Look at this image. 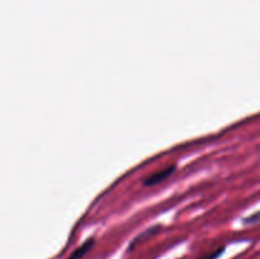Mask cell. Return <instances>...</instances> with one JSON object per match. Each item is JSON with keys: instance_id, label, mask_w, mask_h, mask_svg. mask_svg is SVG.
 I'll return each mask as SVG.
<instances>
[{"instance_id": "2", "label": "cell", "mask_w": 260, "mask_h": 259, "mask_svg": "<svg viewBox=\"0 0 260 259\" xmlns=\"http://www.w3.org/2000/svg\"><path fill=\"white\" fill-rule=\"evenodd\" d=\"M94 244H95V239L89 238L88 240L84 241V243L81 244L80 246H78V248H76L75 250H74L73 253L70 254V256H69L68 259H81V258H84V256H85L86 254H88L89 251L91 250V248L94 246Z\"/></svg>"}, {"instance_id": "5", "label": "cell", "mask_w": 260, "mask_h": 259, "mask_svg": "<svg viewBox=\"0 0 260 259\" xmlns=\"http://www.w3.org/2000/svg\"><path fill=\"white\" fill-rule=\"evenodd\" d=\"M260 221V211L258 212L253 213V215L248 216V217H245L243 220L244 223H255V222H259Z\"/></svg>"}, {"instance_id": "3", "label": "cell", "mask_w": 260, "mask_h": 259, "mask_svg": "<svg viewBox=\"0 0 260 259\" xmlns=\"http://www.w3.org/2000/svg\"><path fill=\"white\" fill-rule=\"evenodd\" d=\"M155 230H159V226H156V228H151V229H149V230H146V231H145L144 234H141V235H139V236H137V238L135 239V240L132 241L131 244H129L128 251L131 250V249H134V248H135V245H136V244L139 243V241L141 240V239L146 238V236H147V235H150V234H151V233H156V231H155Z\"/></svg>"}, {"instance_id": "1", "label": "cell", "mask_w": 260, "mask_h": 259, "mask_svg": "<svg viewBox=\"0 0 260 259\" xmlns=\"http://www.w3.org/2000/svg\"><path fill=\"white\" fill-rule=\"evenodd\" d=\"M175 169H177L175 165H170V167L165 168V169L159 170V172L146 177L144 180H142V183H144V185H146V187H152V185L160 184V183L164 182L165 179H168V178L175 172Z\"/></svg>"}, {"instance_id": "4", "label": "cell", "mask_w": 260, "mask_h": 259, "mask_svg": "<svg viewBox=\"0 0 260 259\" xmlns=\"http://www.w3.org/2000/svg\"><path fill=\"white\" fill-rule=\"evenodd\" d=\"M225 249H226L225 245L220 246V248H217V249H215L213 251H211L210 254H206V255L201 256V258H198V259H218L221 256V254L225 251Z\"/></svg>"}]
</instances>
